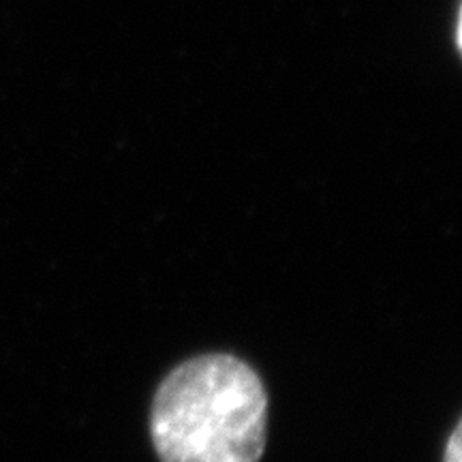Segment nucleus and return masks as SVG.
Returning <instances> with one entry per match:
<instances>
[{
	"label": "nucleus",
	"mask_w": 462,
	"mask_h": 462,
	"mask_svg": "<svg viewBox=\"0 0 462 462\" xmlns=\"http://www.w3.org/2000/svg\"><path fill=\"white\" fill-rule=\"evenodd\" d=\"M150 437L161 462H259L268 443L262 377L227 354L178 364L154 392Z\"/></svg>",
	"instance_id": "nucleus-1"
},
{
	"label": "nucleus",
	"mask_w": 462,
	"mask_h": 462,
	"mask_svg": "<svg viewBox=\"0 0 462 462\" xmlns=\"http://www.w3.org/2000/svg\"><path fill=\"white\" fill-rule=\"evenodd\" d=\"M462 424L458 421L452 435L448 439L446 446V456H443V462H462Z\"/></svg>",
	"instance_id": "nucleus-2"
}]
</instances>
